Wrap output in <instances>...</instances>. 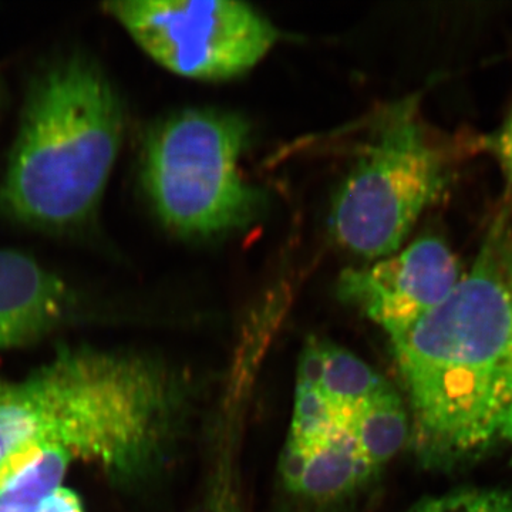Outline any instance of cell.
<instances>
[{"label":"cell","instance_id":"1","mask_svg":"<svg viewBox=\"0 0 512 512\" xmlns=\"http://www.w3.org/2000/svg\"><path fill=\"white\" fill-rule=\"evenodd\" d=\"M414 451L450 467L503 436L512 345V222L501 215L454 291L390 340Z\"/></svg>","mask_w":512,"mask_h":512},{"label":"cell","instance_id":"2","mask_svg":"<svg viewBox=\"0 0 512 512\" xmlns=\"http://www.w3.org/2000/svg\"><path fill=\"white\" fill-rule=\"evenodd\" d=\"M187 380L136 353L73 349L22 382H9L3 412L15 447L62 448L117 484L146 480L183 431Z\"/></svg>","mask_w":512,"mask_h":512},{"label":"cell","instance_id":"3","mask_svg":"<svg viewBox=\"0 0 512 512\" xmlns=\"http://www.w3.org/2000/svg\"><path fill=\"white\" fill-rule=\"evenodd\" d=\"M121 137L123 110L103 72L79 57L56 64L30 93L0 205L37 227L80 224L103 197Z\"/></svg>","mask_w":512,"mask_h":512},{"label":"cell","instance_id":"4","mask_svg":"<svg viewBox=\"0 0 512 512\" xmlns=\"http://www.w3.org/2000/svg\"><path fill=\"white\" fill-rule=\"evenodd\" d=\"M447 175L446 157L421 120L419 99L390 104L333 197V238L363 258L394 254L439 200Z\"/></svg>","mask_w":512,"mask_h":512},{"label":"cell","instance_id":"5","mask_svg":"<svg viewBox=\"0 0 512 512\" xmlns=\"http://www.w3.org/2000/svg\"><path fill=\"white\" fill-rule=\"evenodd\" d=\"M249 123L224 110L191 109L151 131L143 181L158 217L184 237L208 238L247 227L262 194L242 174Z\"/></svg>","mask_w":512,"mask_h":512},{"label":"cell","instance_id":"6","mask_svg":"<svg viewBox=\"0 0 512 512\" xmlns=\"http://www.w3.org/2000/svg\"><path fill=\"white\" fill-rule=\"evenodd\" d=\"M104 9L164 69L220 82L247 73L278 40V30L234 0H121Z\"/></svg>","mask_w":512,"mask_h":512},{"label":"cell","instance_id":"7","mask_svg":"<svg viewBox=\"0 0 512 512\" xmlns=\"http://www.w3.org/2000/svg\"><path fill=\"white\" fill-rule=\"evenodd\" d=\"M461 276L446 242L426 237L372 264L346 269L338 293L393 340L446 301Z\"/></svg>","mask_w":512,"mask_h":512},{"label":"cell","instance_id":"8","mask_svg":"<svg viewBox=\"0 0 512 512\" xmlns=\"http://www.w3.org/2000/svg\"><path fill=\"white\" fill-rule=\"evenodd\" d=\"M72 288L32 256L0 249V350L43 338L69 319Z\"/></svg>","mask_w":512,"mask_h":512},{"label":"cell","instance_id":"9","mask_svg":"<svg viewBox=\"0 0 512 512\" xmlns=\"http://www.w3.org/2000/svg\"><path fill=\"white\" fill-rule=\"evenodd\" d=\"M281 473L289 493L319 504L352 494L375 476L376 470L345 427L311 446H286Z\"/></svg>","mask_w":512,"mask_h":512},{"label":"cell","instance_id":"10","mask_svg":"<svg viewBox=\"0 0 512 512\" xmlns=\"http://www.w3.org/2000/svg\"><path fill=\"white\" fill-rule=\"evenodd\" d=\"M296 384L309 387L343 419L389 383L355 353L323 340L309 342L299 360Z\"/></svg>","mask_w":512,"mask_h":512},{"label":"cell","instance_id":"11","mask_svg":"<svg viewBox=\"0 0 512 512\" xmlns=\"http://www.w3.org/2000/svg\"><path fill=\"white\" fill-rule=\"evenodd\" d=\"M73 461L59 447L23 444L0 461V512H36L62 487Z\"/></svg>","mask_w":512,"mask_h":512},{"label":"cell","instance_id":"12","mask_svg":"<svg viewBox=\"0 0 512 512\" xmlns=\"http://www.w3.org/2000/svg\"><path fill=\"white\" fill-rule=\"evenodd\" d=\"M346 430L376 471L410 444L412 437L407 406L390 384L353 413Z\"/></svg>","mask_w":512,"mask_h":512},{"label":"cell","instance_id":"13","mask_svg":"<svg viewBox=\"0 0 512 512\" xmlns=\"http://www.w3.org/2000/svg\"><path fill=\"white\" fill-rule=\"evenodd\" d=\"M410 512H512V494L501 490H466L423 501Z\"/></svg>","mask_w":512,"mask_h":512},{"label":"cell","instance_id":"14","mask_svg":"<svg viewBox=\"0 0 512 512\" xmlns=\"http://www.w3.org/2000/svg\"><path fill=\"white\" fill-rule=\"evenodd\" d=\"M36 512H84L80 495L67 487H59L47 495Z\"/></svg>","mask_w":512,"mask_h":512},{"label":"cell","instance_id":"15","mask_svg":"<svg viewBox=\"0 0 512 512\" xmlns=\"http://www.w3.org/2000/svg\"><path fill=\"white\" fill-rule=\"evenodd\" d=\"M197 512H245L244 500L232 491H215L202 498Z\"/></svg>","mask_w":512,"mask_h":512},{"label":"cell","instance_id":"16","mask_svg":"<svg viewBox=\"0 0 512 512\" xmlns=\"http://www.w3.org/2000/svg\"><path fill=\"white\" fill-rule=\"evenodd\" d=\"M497 153L504 173L512 185V110L497 138Z\"/></svg>","mask_w":512,"mask_h":512},{"label":"cell","instance_id":"17","mask_svg":"<svg viewBox=\"0 0 512 512\" xmlns=\"http://www.w3.org/2000/svg\"><path fill=\"white\" fill-rule=\"evenodd\" d=\"M503 436L510 441L512 447V345L510 357V375H508V399L505 409Z\"/></svg>","mask_w":512,"mask_h":512},{"label":"cell","instance_id":"18","mask_svg":"<svg viewBox=\"0 0 512 512\" xmlns=\"http://www.w3.org/2000/svg\"><path fill=\"white\" fill-rule=\"evenodd\" d=\"M0 96H2V92H0Z\"/></svg>","mask_w":512,"mask_h":512}]
</instances>
